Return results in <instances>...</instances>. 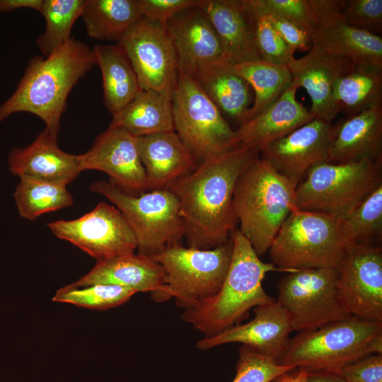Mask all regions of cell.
Wrapping results in <instances>:
<instances>
[{
  "mask_svg": "<svg viewBox=\"0 0 382 382\" xmlns=\"http://www.w3.org/2000/svg\"><path fill=\"white\" fill-rule=\"evenodd\" d=\"M259 154L240 145L199 162L168 186L178 199L187 247L212 249L232 237L238 224L233 204L236 184Z\"/></svg>",
  "mask_w": 382,
  "mask_h": 382,
  "instance_id": "cell-1",
  "label": "cell"
},
{
  "mask_svg": "<svg viewBox=\"0 0 382 382\" xmlns=\"http://www.w3.org/2000/svg\"><path fill=\"white\" fill-rule=\"evenodd\" d=\"M96 64L93 48L74 37L46 58L33 57L14 93L0 105V122L13 113L30 112L58 136L70 91Z\"/></svg>",
  "mask_w": 382,
  "mask_h": 382,
  "instance_id": "cell-2",
  "label": "cell"
},
{
  "mask_svg": "<svg viewBox=\"0 0 382 382\" xmlns=\"http://www.w3.org/2000/svg\"><path fill=\"white\" fill-rule=\"evenodd\" d=\"M270 272H284L260 259L247 238L236 229L225 279L214 296L185 309L182 319L204 334L216 335L246 317L250 309L275 301L265 291L262 280Z\"/></svg>",
  "mask_w": 382,
  "mask_h": 382,
  "instance_id": "cell-3",
  "label": "cell"
},
{
  "mask_svg": "<svg viewBox=\"0 0 382 382\" xmlns=\"http://www.w3.org/2000/svg\"><path fill=\"white\" fill-rule=\"evenodd\" d=\"M296 187L262 157L240 175L233 195L238 230L259 257L269 250L284 221L297 209Z\"/></svg>",
  "mask_w": 382,
  "mask_h": 382,
  "instance_id": "cell-4",
  "label": "cell"
},
{
  "mask_svg": "<svg viewBox=\"0 0 382 382\" xmlns=\"http://www.w3.org/2000/svg\"><path fill=\"white\" fill-rule=\"evenodd\" d=\"M372 354H382V322L351 316L299 332L290 340L279 364L337 371Z\"/></svg>",
  "mask_w": 382,
  "mask_h": 382,
  "instance_id": "cell-5",
  "label": "cell"
},
{
  "mask_svg": "<svg viewBox=\"0 0 382 382\" xmlns=\"http://www.w3.org/2000/svg\"><path fill=\"white\" fill-rule=\"evenodd\" d=\"M303 177L296 187L297 209L344 220L382 185V158L322 162Z\"/></svg>",
  "mask_w": 382,
  "mask_h": 382,
  "instance_id": "cell-6",
  "label": "cell"
},
{
  "mask_svg": "<svg viewBox=\"0 0 382 382\" xmlns=\"http://www.w3.org/2000/svg\"><path fill=\"white\" fill-rule=\"evenodd\" d=\"M342 221L332 216L296 209L284 221L269 249L272 263L289 273L337 268L346 249Z\"/></svg>",
  "mask_w": 382,
  "mask_h": 382,
  "instance_id": "cell-7",
  "label": "cell"
},
{
  "mask_svg": "<svg viewBox=\"0 0 382 382\" xmlns=\"http://www.w3.org/2000/svg\"><path fill=\"white\" fill-rule=\"evenodd\" d=\"M91 190L122 212L136 237L138 253L153 257L185 237L178 199L168 188L135 195L101 180L93 183Z\"/></svg>",
  "mask_w": 382,
  "mask_h": 382,
  "instance_id": "cell-8",
  "label": "cell"
},
{
  "mask_svg": "<svg viewBox=\"0 0 382 382\" xmlns=\"http://www.w3.org/2000/svg\"><path fill=\"white\" fill-rule=\"evenodd\" d=\"M233 253V235L212 249L184 247L180 243L166 248L153 257L165 271V285L156 301L175 298L176 304L187 309L216 294L226 276Z\"/></svg>",
  "mask_w": 382,
  "mask_h": 382,
  "instance_id": "cell-9",
  "label": "cell"
},
{
  "mask_svg": "<svg viewBox=\"0 0 382 382\" xmlns=\"http://www.w3.org/2000/svg\"><path fill=\"white\" fill-rule=\"evenodd\" d=\"M171 101L175 132L198 161L241 145L236 131L192 77L178 72Z\"/></svg>",
  "mask_w": 382,
  "mask_h": 382,
  "instance_id": "cell-10",
  "label": "cell"
},
{
  "mask_svg": "<svg viewBox=\"0 0 382 382\" xmlns=\"http://www.w3.org/2000/svg\"><path fill=\"white\" fill-rule=\"evenodd\" d=\"M277 287L276 301L287 313L293 331H309L352 316L340 296L337 268L289 272Z\"/></svg>",
  "mask_w": 382,
  "mask_h": 382,
  "instance_id": "cell-11",
  "label": "cell"
},
{
  "mask_svg": "<svg viewBox=\"0 0 382 382\" xmlns=\"http://www.w3.org/2000/svg\"><path fill=\"white\" fill-rule=\"evenodd\" d=\"M118 44L128 57L141 89L153 90L172 99L178 69L166 25L142 17Z\"/></svg>",
  "mask_w": 382,
  "mask_h": 382,
  "instance_id": "cell-12",
  "label": "cell"
},
{
  "mask_svg": "<svg viewBox=\"0 0 382 382\" xmlns=\"http://www.w3.org/2000/svg\"><path fill=\"white\" fill-rule=\"evenodd\" d=\"M47 225L57 238L77 246L96 261L137 249L136 237L122 212L105 202L78 219Z\"/></svg>",
  "mask_w": 382,
  "mask_h": 382,
  "instance_id": "cell-13",
  "label": "cell"
},
{
  "mask_svg": "<svg viewBox=\"0 0 382 382\" xmlns=\"http://www.w3.org/2000/svg\"><path fill=\"white\" fill-rule=\"evenodd\" d=\"M341 300L354 317L382 322V248L347 244L337 267Z\"/></svg>",
  "mask_w": 382,
  "mask_h": 382,
  "instance_id": "cell-14",
  "label": "cell"
},
{
  "mask_svg": "<svg viewBox=\"0 0 382 382\" xmlns=\"http://www.w3.org/2000/svg\"><path fill=\"white\" fill-rule=\"evenodd\" d=\"M313 30V46L345 57L355 64L382 66V38L356 28L341 18V0H311Z\"/></svg>",
  "mask_w": 382,
  "mask_h": 382,
  "instance_id": "cell-15",
  "label": "cell"
},
{
  "mask_svg": "<svg viewBox=\"0 0 382 382\" xmlns=\"http://www.w3.org/2000/svg\"><path fill=\"white\" fill-rule=\"evenodd\" d=\"M78 157L81 172H104L109 175L110 183L131 194L147 190L137 137L121 127L110 125L96 137L92 146Z\"/></svg>",
  "mask_w": 382,
  "mask_h": 382,
  "instance_id": "cell-16",
  "label": "cell"
},
{
  "mask_svg": "<svg viewBox=\"0 0 382 382\" xmlns=\"http://www.w3.org/2000/svg\"><path fill=\"white\" fill-rule=\"evenodd\" d=\"M253 311L255 316L250 322L235 325L212 337H204L197 342L196 347L207 350L224 344L238 342L279 363L293 331L289 317L276 299L253 308Z\"/></svg>",
  "mask_w": 382,
  "mask_h": 382,
  "instance_id": "cell-17",
  "label": "cell"
},
{
  "mask_svg": "<svg viewBox=\"0 0 382 382\" xmlns=\"http://www.w3.org/2000/svg\"><path fill=\"white\" fill-rule=\"evenodd\" d=\"M332 127L330 122L315 117L270 144L262 158L296 187L309 168L329 162Z\"/></svg>",
  "mask_w": 382,
  "mask_h": 382,
  "instance_id": "cell-18",
  "label": "cell"
},
{
  "mask_svg": "<svg viewBox=\"0 0 382 382\" xmlns=\"http://www.w3.org/2000/svg\"><path fill=\"white\" fill-rule=\"evenodd\" d=\"M354 64L348 59L312 45L307 54L287 65L291 86L303 88L311 100L310 112L315 117L331 123L340 112L335 100L336 83Z\"/></svg>",
  "mask_w": 382,
  "mask_h": 382,
  "instance_id": "cell-19",
  "label": "cell"
},
{
  "mask_svg": "<svg viewBox=\"0 0 382 382\" xmlns=\"http://www.w3.org/2000/svg\"><path fill=\"white\" fill-rule=\"evenodd\" d=\"M166 26L175 51L179 73L192 78L202 69L226 61L216 32L199 8L176 14Z\"/></svg>",
  "mask_w": 382,
  "mask_h": 382,
  "instance_id": "cell-20",
  "label": "cell"
},
{
  "mask_svg": "<svg viewBox=\"0 0 382 382\" xmlns=\"http://www.w3.org/2000/svg\"><path fill=\"white\" fill-rule=\"evenodd\" d=\"M197 8L216 32L226 61L236 64L262 60L256 46L255 20L245 0H200Z\"/></svg>",
  "mask_w": 382,
  "mask_h": 382,
  "instance_id": "cell-21",
  "label": "cell"
},
{
  "mask_svg": "<svg viewBox=\"0 0 382 382\" xmlns=\"http://www.w3.org/2000/svg\"><path fill=\"white\" fill-rule=\"evenodd\" d=\"M165 276L163 267L152 257L133 253L96 261L89 272L70 285H117L137 292L149 291L156 301L164 287Z\"/></svg>",
  "mask_w": 382,
  "mask_h": 382,
  "instance_id": "cell-22",
  "label": "cell"
},
{
  "mask_svg": "<svg viewBox=\"0 0 382 382\" xmlns=\"http://www.w3.org/2000/svg\"><path fill=\"white\" fill-rule=\"evenodd\" d=\"M137 145L147 190L168 188L199 163L175 131L137 137Z\"/></svg>",
  "mask_w": 382,
  "mask_h": 382,
  "instance_id": "cell-23",
  "label": "cell"
},
{
  "mask_svg": "<svg viewBox=\"0 0 382 382\" xmlns=\"http://www.w3.org/2000/svg\"><path fill=\"white\" fill-rule=\"evenodd\" d=\"M296 90L290 86L272 105L243 122L236 130L240 144L262 153L277 139L314 119L296 100Z\"/></svg>",
  "mask_w": 382,
  "mask_h": 382,
  "instance_id": "cell-24",
  "label": "cell"
},
{
  "mask_svg": "<svg viewBox=\"0 0 382 382\" xmlns=\"http://www.w3.org/2000/svg\"><path fill=\"white\" fill-rule=\"evenodd\" d=\"M382 105L342 119L332 127L329 162L382 158Z\"/></svg>",
  "mask_w": 382,
  "mask_h": 382,
  "instance_id": "cell-25",
  "label": "cell"
},
{
  "mask_svg": "<svg viewBox=\"0 0 382 382\" xmlns=\"http://www.w3.org/2000/svg\"><path fill=\"white\" fill-rule=\"evenodd\" d=\"M8 168L19 177L71 183L81 172L78 155L63 151L57 144V135L45 129L30 145L14 149L8 156Z\"/></svg>",
  "mask_w": 382,
  "mask_h": 382,
  "instance_id": "cell-26",
  "label": "cell"
},
{
  "mask_svg": "<svg viewBox=\"0 0 382 382\" xmlns=\"http://www.w3.org/2000/svg\"><path fill=\"white\" fill-rule=\"evenodd\" d=\"M192 79L220 111L242 122L250 107L248 83L234 64L223 60L199 71Z\"/></svg>",
  "mask_w": 382,
  "mask_h": 382,
  "instance_id": "cell-27",
  "label": "cell"
},
{
  "mask_svg": "<svg viewBox=\"0 0 382 382\" xmlns=\"http://www.w3.org/2000/svg\"><path fill=\"white\" fill-rule=\"evenodd\" d=\"M93 50L102 75L105 105L114 116L141 90L139 80L125 50L118 43L96 45Z\"/></svg>",
  "mask_w": 382,
  "mask_h": 382,
  "instance_id": "cell-28",
  "label": "cell"
},
{
  "mask_svg": "<svg viewBox=\"0 0 382 382\" xmlns=\"http://www.w3.org/2000/svg\"><path fill=\"white\" fill-rule=\"evenodd\" d=\"M110 125L135 137L175 131L171 99L153 90H141L112 116Z\"/></svg>",
  "mask_w": 382,
  "mask_h": 382,
  "instance_id": "cell-29",
  "label": "cell"
},
{
  "mask_svg": "<svg viewBox=\"0 0 382 382\" xmlns=\"http://www.w3.org/2000/svg\"><path fill=\"white\" fill-rule=\"evenodd\" d=\"M81 16L90 37L119 42L142 14L139 0H88Z\"/></svg>",
  "mask_w": 382,
  "mask_h": 382,
  "instance_id": "cell-30",
  "label": "cell"
},
{
  "mask_svg": "<svg viewBox=\"0 0 382 382\" xmlns=\"http://www.w3.org/2000/svg\"><path fill=\"white\" fill-rule=\"evenodd\" d=\"M335 100L347 116L356 115L382 101V66L354 64L337 82Z\"/></svg>",
  "mask_w": 382,
  "mask_h": 382,
  "instance_id": "cell-31",
  "label": "cell"
},
{
  "mask_svg": "<svg viewBox=\"0 0 382 382\" xmlns=\"http://www.w3.org/2000/svg\"><path fill=\"white\" fill-rule=\"evenodd\" d=\"M66 185L65 182L21 176L13 194L20 215L35 220L45 213L71 206L74 199Z\"/></svg>",
  "mask_w": 382,
  "mask_h": 382,
  "instance_id": "cell-32",
  "label": "cell"
},
{
  "mask_svg": "<svg viewBox=\"0 0 382 382\" xmlns=\"http://www.w3.org/2000/svg\"><path fill=\"white\" fill-rule=\"evenodd\" d=\"M234 68L255 93L254 103L243 122L272 105L291 84V75L287 66L257 60L238 63L234 64Z\"/></svg>",
  "mask_w": 382,
  "mask_h": 382,
  "instance_id": "cell-33",
  "label": "cell"
},
{
  "mask_svg": "<svg viewBox=\"0 0 382 382\" xmlns=\"http://www.w3.org/2000/svg\"><path fill=\"white\" fill-rule=\"evenodd\" d=\"M88 0H43L40 13L46 22L36 43L45 57L71 39V28L82 15Z\"/></svg>",
  "mask_w": 382,
  "mask_h": 382,
  "instance_id": "cell-34",
  "label": "cell"
},
{
  "mask_svg": "<svg viewBox=\"0 0 382 382\" xmlns=\"http://www.w3.org/2000/svg\"><path fill=\"white\" fill-rule=\"evenodd\" d=\"M347 244L379 245L382 238V185L342 221Z\"/></svg>",
  "mask_w": 382,
  "mask_h": 382,
  "instance_id": "cell-35",
  "label": "cell"
},
{
  "mask_svg": "<svg viewBox=\"0 0 382 382\" xmlns=\"http://www.w3.org/2000/svg\"><path fill=\"white\" fill-rule=\"evenodd\" d=\"M137 293L135 290L112 284H97L82 287L69 284L59 289L52 301L103 311L126 303Z\"/></svg>",
  "mask_w": 382,
  "mask_h": 382,
  "instance_id": "cell-36",
  "label": "cell"
},
{
  "mask_svg": "<svg viewBox=\"0 0 382 382\" xmlns=\"http://www.w3.org/2000/svg\"><path fill=\"white\" fill-rule=\"evenodd\" d=\"M253 18L275 16L287 19L306 30L309 36L313 30L311 0H245Z\"/></svg>",
  "mask_w": 382,
  "mask_h": 382,
  "instance_id": "cell-37",
  "label": "cell"
},
{
  "mask_svg": "<svg viewBox=\"0 0 382 382\" xmlns=\"http://www.w3.org/2000/svg\"><path fill=\"white\" fill-rule=\"evenodd\" d=\"M236 376L232 382H271L296 368L282 365L247 345L238 351Z\"/></svg>",
  "mask_w": 382,
  "mask_h": 382,
  "instance_id": "cell-38",
  "label": "cell"
},
{
  "mask_svg": "<svg viewBox=\"0 0 382 382\" xmlns=\"http://www.w3.org/2000/svg\"><path fill=\"white\" fill-rule=\"evenodd\" d=\"M255 20L256 46L262 60L287 66L296 59V50L284 41L266 16L258 17Z\"/></svg>",
  "mask_w": 382,
  "mask_h": 382,
  "instance_id": "cell-39",
  "label": "cell"
},
{
  "mask_svg": "<svg viewBox=\"0 0 382 382\" xmlns=\"http://www.w3.org/2000/svg\"><path fill=\"white\" fill-rule=\"evenodd\" d=\"M341 18L348 25L376 34L382 30L381 0H341Z\"/></svg>",
  "mask_w": 382,
  "mask_h": 382,
  "instance_id": "cell-40",
  "label": "cell"
},
{
  "mask_svg": "<svg viewBox=\"0 0 382 382\" xmlns=\"http://www.w3.org/2000/svg\"><path fill=\"white\" fill-rule=\"evenodd\" d=\"M200 0H139L142 17L166 24L176 14L198 7Z\"/></svg>",
  "mask_w": 382,
  "mask_h": 382,
  "instance_id": "cell-41",
  "label": "cell"
},
{
  "mask_svg": "<svg viewBox=\"0 0 382 382\" xmlns=\"http://www.w3.org/2000/svg\"><path fill=\"white\" fill-rule=\"evenodd\" d=\"M348 382H382V354H372L337 371Z\"/></svg>",
  "mask_w": 382,
  "mask_h": 382,
  "instance_id": "cell-42",
  "label": "cell"
},
{
  "mask_svg": "<svg viewBox=\"0 0 382 382\" xmlns=\"http://www.w3.org/2000/svg\"><path fill=\"white\" fill-rule=\"evenodd\" d=\"M270 23L284 40L294 50L306 51L312 47L309 34L294 23L275 16H266Z\"/></svg>",
  "mask_w": 382,
  "mask_h": 382,
  "instance_id": "cell-43",
  "label": "cell"
},
{
  "mask_svg": "<svg viewBox=\"0 0 382 382\" xmlns=\"http://www.w3.org/2000/svg\"><path fill=\"white\" fill-rule=\"evenodd\" d=\"M42 2L43 0H0V13L26 8L40 12Z\"/></svg>",
  "mask_w": 382,
  "mask_h": 382,
  "instance_id": "cell-44",
  "label": "cell"
},
{
  "mask_svg": "<svg viewBox=\"0 0 382 382\" xmlns=\"http://www.w3.org/2000/svg\"><path fill=\"white\" fill-rule=\"evenodd\" d=\"M307 380L308 382H347L337 371H307Z\"/></svg>",
  "mask_w": 382,
  "mask_h": 382,
  "instance_id": "cell-45",
  "label": "cell"
},
{
  "mask_svg": "<svg viewBox=\"0 0 382 382\" xmlns=\"http://www.w3.org/2000/svg\"><path fill=\"white\" fill-rule=\"evenodd\" d=\"M271 382H308L307 371L303 368H296L277 377Z\"/></svg>",
  "mask_w": 382,
  "mask_h": 382,
  "instance_id": "cell-46",
  "label": "cell"
},
{
  "mask_svg": "<svg viewBox=\"0 0 382 382\" xmlns=\"http://www.w3.org/2000/svg\"><path fill=\"white\" fill-rule=\"evenodd\" d=\"M348 382V381H347Z\"/></svg>",
  "mask_w": 382,
  "mask_h": 382,
  "instance_id": "cell-47",
  "label": "cell"
}]
</instances>
